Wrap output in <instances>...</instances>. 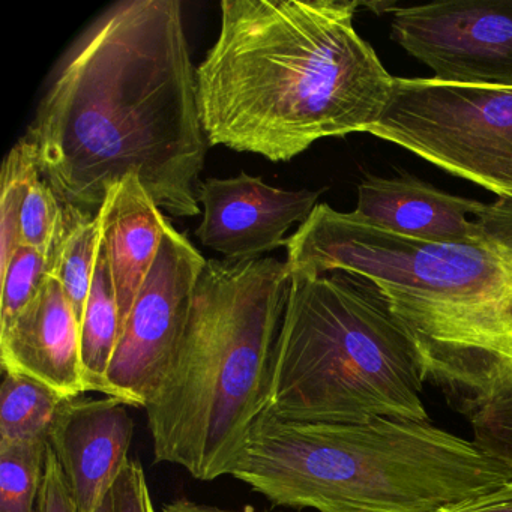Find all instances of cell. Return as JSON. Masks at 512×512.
I'll use <instances>...</instances> for the list:
<instances>
[{
	"mask_svg": "<svg viewBox=\"0 0 512 512\" xmlns=\"http://www.w3.org/2000/svg\"><path fill=\"white\" fill-rule=\"evenodd\" d=\"M25 137L64 205L97 214L109 188L137 173L158 208L197 217L209 142L181 4L128 0L104 13L68 53Z\"/></svg>",
	"mask_w": 512,
	"mask_h": 512,
	"instance_id": "6da1fadb",
	"label": "cell"
},
{
	"mask_svg": "<svg viewBox=\"0 0 512 512\" xmlns=\"http://www.w3.org/2000/svg\"><path fill=\"white\" fill-rule=\"evenodd\" d=\"M470 242L407 238L322 203L287 238L290 274L346 272L385 299L422 379L467 416L512 392V200Z\"/></svg>",
	"mask_w": 512,
	"mask_h": 512,
	"instance_id": "7a4b0ae2",
	"label": "cell"
},
{
	"mask_svg": "<svg viewBox=\"0 0 512 512\" xmlns=\"http://www.w3.org/2000/svg\"><path fill=\"white\" fill-rule=\"evenodd\" d=\"M353 0H224L197 67L209 145L283 163L329 137L368 133L395 77L358 34Z\"/></svg>",
	"mask_w": 512,
	"mask_h": 512,
	"instance_id": "3957f363",
	"label": "cell"
},
{
	"mask_svg": "<svg viewBox=\"0 0 512 512\" xmlns=\"http://www.w3.org/2000/svg\"><path fill=\"white\" fill-rule=\"evenodd\" d=\"M230 476L272 505L319 512H448L512 481V469L430 421L254 422Z\"/></svg>",
	"mask_w": 512,
	"mask_h": 512,
	"instance_id": "277c9868",
	"label": "cell"
},
{
	"mask_svg": "<svg viewBox=\"0 0 512 512\" xmlns=\"http://www.w3.org/2000/svg\"><path fill=\"white\" fill-rule=\"evenodd\" d=\"M292 274L274 257L209 259L181 343L145 410L158 463L230 475L268 409Z\"/></svg>",
	"mask_w": 512,
	"mask_h": 512,
	"instance_id": "5b68a950",
	"label": "cell"
},
{
	"mask_svg": "<svg viewBox=\"0 0 512 512\" xmlns=\"http://www.w3.org/2000/svg\"><path fill=\"white\" fill-rule=\"evenodd\" d=\"M415 347L385 299L346 272L292 274L265 412L289 421H430Z\"/></svg>",
	"mask_w": 512,
	"mask_h": 512,
	"instance_id": "8992f818",
	"label": "cell"
},
{
	"mask_svg": "<svg viewBox=\"0 0 512 512\" xmlns=\"http://www.w3.org/2000/svg\"><path fill=\"white\" fill-rule=\"evenodd\" d=\"M367 134L512 200V86L395 77Z\"/></svg>",
	"mask_w": 512,
	"mask_h": 512,
	"instance_id": "52a82bcc",
	"label": "cell"
},
{
	"mask_svg": "<svg viewBox=\"0 0 512 512\" xmlns=\"http://www.w3.org/2000/svg\"><path fill=\"white\" fill-rule=\"evenodd\" d=\"M206 262L167 221L154 266L122 325L107 373V397L145 409L181 343Z\"/></svg>",
	"mask_w": 512,
	"mask_h": 512,
	"instance_id": "ba28073f",
	"label": "cell"
},
{
	"mask_svg": "<svg viewBox=\"0 0 512 512\" xmlns=\"http://www.w3.org/2000/svg\"><path fill=\"white\" fill-rule=\"evenodd\" d=\"M391 38L434 79L512 86V0L389 7Z\"/></svg>",
	"mask_w": 512,
	"mask_h": 512,
	"instance_id": "9c48e42d",
	"label": "cell"
},
{
	"mask_svg": "<svg viewBox=\"0 0 512 512\" xmlns=\"http://www.w3.org/2000/svg\"><path fill=\"white\" fill-rule=\"evenodd\" d=\"M322 191L281 190L262 178L206 179L199 190L203 218L196 236L227 260L260 259L286 247V233L301 226L317 206Z\"/></svg>",
	"mask_w": 512,
	"mask_h": 512,
	"instance_id": "30bf717a",
	"label": "cell"
},
{
	"mask_svg": "<svg viewBox=\"0 0 512 512\" xmlns=\"http://www.w3.org/2000/svg\"><path fill=\"white\" fill-rule=\"evenodd\" d=\"M115 397L65 400L47 442L70 485L77 511L94 512L130 461L134 421Z\"/></svg>",
	"mask_w": 512,
	"mask_h": 512,
	"instance_id": "8fae6325",
	"label": "cell"
},
{
	"mask_svg": "<svg viewBox=\"0 0 512 512\" xmlns=\"http://www.w3.org/2000/svg\"><path fill=\"white\" fill-rule=\"evenodd\" d=\"M4 373L43 383L64 400L88 392L80 356V323L61 283L47 274L37 296L0 332Z\"/></svg>",
	"mask_w": 512,
	"mask_h": 512,
	"instance_id": "7c38bea8",
	"label": "cell"
},
{
	"mask_svg": "<svg viewBox=\"0 0 512 512\" xmlns=\"http://www.w3.org/2000/svg\"><path fill=\"white\" fill-rule=\"evenodd\" d=\"M485 203L437 190L416 176L367 175L358 185L359 220L407 238L428 242H470L484 232Z\"/></svg>",
	"mask_w": 512,
	"mask_h": 512,
	"instance_id": "4fadbf2b",
	"label": "cell"
},
{
	"mask_svg": "<svg viewBox=\"0 0 512 512\" xmlns=\"http://www.w3.org/2000/svg\"><path fill=\"white\" fill-rule=\"evenodd\" d=\"M97 217L118 296L122 328L154 266L169 220L137 173H128L109 188Z\"/></svg>",
	"mask_w": 512,
	"mask_h": 512,
	"instance_id": "5bb4252c",
	"label": "cell"
},
{
	"mask_svg": "<svg viewBox=\"0 0 512 512\" xmlns=\"http://www.w3.org/2000/svg\"><path fill=\"white\" fill-rule=\"evenodd\" d=\"M100 221L94 212L64 205L55 241L47 253L49 275L61 283L82 323L100 253Z\"/></svg>",
	"mask_w": 512,
	"mask_h": 512,
	"instance_id": "9a60e30c",
	"label": "cell"
},
{
	"mask_svg": "<svg viewBox=\"0 0 512 512\" xmlns=\"http://www.w3.org/2000/svg\"><path fill=\"white\" fill-rule=\"evenodd\" d=\"M121 335V313L109 259L100 244L91 293L80 323V356L88 391L109 395L107 373Z\"/></svg>",
	"mask_w": 512,
	"mask_h": 512,
	"instance_id": "2e32d148",
	"label": "cell"
},
{
	"mask_svg": "<svg viewBox=\"0 0 512 512\" xmlns=\"http://www.w3.org/2000/svg\"><path fill=\"white\" fill-rule=\"evenodd\" d=\"M64 398L43 383L5 373L0 388V442L49 436Z\"/></svg>",
	"mask_w": 512,
	"mask_h": 512,
	"instance_id": "e0dca14e",
	"label": "cell"
},
{
	"mask_svg": "<svg viewBox=\"0 0 512 512\" xmlns=\"http://www.w3.org/2000/svg\"><path fill=\"white\" fill-rule=\"evenodd\" d=\"M47 449V437L0 442V512H37Z\"/></svg>",
	"mask_w": 512,
	"mask_h": 512,
	"instance_id": "ac0fdd59",
	"label": "cell"
},
{
	"mask_svg": "<svg viewBox=\"0 0 512 512\" xmlns=\"http://www.w3.org/2000/svg\"><path fill=\"white\" fill-rule=\"evenodd\" d=\"M37 161V152L25 136L8 152L2 167V197H0V268L10 262L22 247V206L25 200L29 170Z\"/></svg>",
	"mask_w": 512,
	"mask_h": 512,
	"instance_id": "d6986e66",
	"label": "cell"
},
{
	"mask_svg": "<svg viewBox=\"0 0 512 512\" xmlns=\"http://www.w3.org/2000/svg\"><path fill=\"white\" fill-rule=\"evenodd\" d=\"M49 274L47 256L38 248L22 245L7 265L0 268V332L7 331L37 296Z\"/></svg>",
	"mask_w": 512,
	"mask_h": 512,
	"instance_id": "ffe728a7",
	"label": "cell"
},
{
	"mask_svg": "<svg viewBox=\"0 0 512 512\" xmlns=\"http://www.w3.org/2000/svg\"><path fill=\"white\" fill-rule=\"evenodd\" d=\"M62 214H64V203L50 187L49 182L44 179L37 158L29 170L25 200H23L22 220H20L22 245L38 248L47 256L58 233Z\"/></svg>",
	"mask_w": 512,
	"mask_h": 512,
	"instance_id": "44dd1931",
	"label": "cell"
},
{
	"mask_svg": "<svg viewBox=\"0 0 512 512\" xmlns=\"http://www.w3.org/2000/svg\"><path fill=\"white\" fill-rule=\"evenodd\" d=\"M473 442L512 469V392L497 397L469 416Z\"/></svg>",
	"mask_w": 512,
	"mask_h": 512,
	"instance_id": "7402d4cb",
	"label": "cell"
},
{
	"mask_svg": "<svg viewBox=\"0 0 512 512\" xmlns=\"http://www.w3.org/2000/svg\"><path fill=\"white\" fill-rule=\"evenodd\" d=\"M94 512H155L145 470L130 460Z\"/></svg>",
	"mask_w": 512,
	"mask_h": 512,
	"instance_id": "603a6c76",
	"label": "cell"
},
{
	"mask_svg": "<svg viewBox=\"0 0 512 512\" xmlns=\"http://www.w3.org/2000/svg\"><path fill=\"white\" fill-rule=\"evenodd\" d=\"M37 512H79L64 470L50 446L47 449L46 470Z\"/></svg>",
	"mask_w": 512,
	"mask_h": 512,
	"instance_id": "cb8c5ba5",
	"label": "cell"
},
{
	"mask_svg": "<svg viewBox=\"0 0 512 512\" xmlns=\"http://www.w3.org/2000/svg\"><path fill=\"white\" fill-rule=\"evenodd\" d=\"M448 512H512V481L505 487Z\"/></svg>",
	"mask_w": 512,
	"mask_h": 512,
	"instance_id": "d4e9b609",
	"label": "cell"
},
{
	"mask_svg": "<svg viewBox=\"0 0 512 512\" xmlns=\"http://www.w3.org/2000/svg\"><path fill=\"white\" fill-rule=\"evenodd\" d=\"M163 512H235L229 509L215 508V506L200 505L191 500L179 499L164 506Z\"/></svg>",
	"mask_w": 512,
	"mask_h": 512,
	"instance_id": "484cf974",
	"label": "cell"
}]
</instances>
